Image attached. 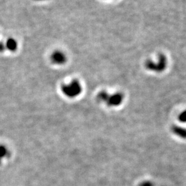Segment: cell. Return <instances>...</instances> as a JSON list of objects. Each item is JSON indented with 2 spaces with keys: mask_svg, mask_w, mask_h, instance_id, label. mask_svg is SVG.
Masks as SVG:
<instances>
[{
  "mask_svg": "<svg viewBox=\"0 0 186 186\" xmlns=\"http://www.w3.org/2000/svg\"><path fill=\"white\" fill-rule=\"evenodd\" d=\"M97 99L99 102L105 103L108 106L115 107L122 104L124 97L120 93H116L110 94L106 91H102L98 93Z\"/></svg>",
  "mask_w": 186,
  "mask_h": 186,
  "instance_id": "1",
  "label": "cell"
},
{
  "mask_svg": "<svg viewBox=\"0 0 186 186\" xmlns=\"http://www.w3.org/2000/svg\"><path fill=\"white\" fill-rule=\"evenodd\" d=\"M62 93L68 98H75L82 92L81 83L77 80H73L69 83L63 85L61 87Z\"/></svg>",
  "mask_w": 186,
  "mask_h": 186,
  "instance_id": "2",
  "label": "cell"
},
{
  "mask_svg": "<svg viewBox=\"0 0 186 186\" xmlns=\"http://www.w3.org/2000/svg\"><path fill=\"white\" fill-rule=\"evenodd\" d=\"M50 59L53 64L57 65H62L67 61V57L62 51L55 50L51 53Z\"/></svg>",
  "mask_w": 186,
  "mask_h": 186,
  "instance_id": "3",
  "label": "cell"
},
{
  "mask_svg": "<svg viewBox=\"0 0 186 186\" xmlns=\"http://www.w3.org/2000/svg\"><path fill=\"white\" fill-rule=\"evenodd\" d=\"M5 46L6 48L9 50L10 51L15 52L18 48V42L15 39L10 38L7 40Z\"/></svg>",
  "mask_w": 186,
  "mask_h": 186,
  "instance_id": "4",
  "label": "cell"
},
{
  "mask_svg": "<svg viewBox=\"0 0 186 186\" xmlns=\"http://www.w3.org/2000/svg\"><path fill=\"white\" fill-rule=\"evenodd\" d=\"M173 131L178 136L182 137V138H186L185 129L180 128V127H174L173 129Z\"/></svg>",
  "mask_w": 186,
  "mask_h": 186,
  "instance_id": "5",
  "label": "cell"
},
{
  "mask_svg": "<svg viewBox=\"0 0 186 186\" xmlns=\"http://www.w3.org/2000/svg\"><path fill=\"white\" fill-rule=\"evenodd\" d=\"M9 155V151L4 145H0V159H3Z\"/></svg>",
  "mask_w": 186,
  "mask_h": 186,
  "instance_id": "6",
  "label": "cell"
},
{
  "mask_svg": "<svg viewBox=\"0 0 186 186\" xmlns=\"http://www.w3.org/2000/svg\"><path fill=\"white\" fill-rule=\"evenodd\" d=\"M179 120L181 122H186V111L182 112L181 115L179 116Z\"/></svg>",
  "mask_w": 186,
  "mask_h": 186,
  "instance_id": "7",
  "label": "cell"
},
{
  "mask_svg": "<svg viewBox=\"0 0 186 186\" xmlns=\"http://www.w3.org/2000/svg\"><path fill=\"white\" fill-rule=\"evenodd\" d=\"M140 186H153V184L152 182H150V181H145V182H142Z\"/></svg>",
  "mask_w": 186,
  "mask_h": 186,
  "instance_id": "8",
  "label": "cell"
},
{
  "mask_svg": "<svg viewBox=\"0 0 186 186\" xmlns=\"http://www.w3.org/2000/svg\"><path fill=\"white\" fill-rule=\"evenodd\" d=\"M6 46L3 42H0V53H3L6 50Z\"/></svg>",
  "mask_w": 186,
  "mask_h": 186,
  "instance_id": "9",
  "label": "cell"
},
{
  "mask_svg": "<svg viewBox=\"0 0 186 186\" xmlns=\"http://www.w3.org/2000/svg\"><path fill=\"white\" fill-rule=\"evenodd\" d=\"M36 1H46V0H36Z\"/></svg>",
  "mask_w": 186,
  "mask_h": 186,
  "instance_id": "10",
  "label": "cell"
},
{
  "mask_svg": "<svg viewBox=\"0 0 186 186\" xmlns=\"http://www.w3.org/2000/svg\"><path fill=\"white\" fill-rule=\"evenodd\" d=\"M1 161H2V160L0 159V164H1Z\"/></svg>",
  "mask_w": 186,
  "mask_h": 186,
  "instance_id": "11",
  "label": "cell"
}]
</instances>
